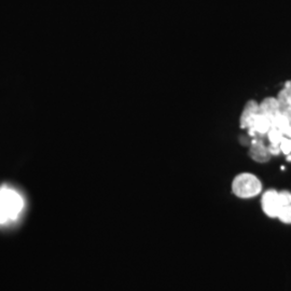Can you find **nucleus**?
Segmentation results:
<instances>
[{
	"mask_svg": "<svg viewBox=\"0 0 291 291\" xmlns=\"http://www.w3.org/2000/svg\"><path fill=\"white\" fill-rule=\"evenodd\" d=\"M263 186L258 176L252 172H240L231 182V191L234 196L240 200H250L262 193Z\"/></svg>",
	"mask_w": 291,
	"mask_h": 291,
	"instance_id": "f257e3e1",
	"label": "nucleus"
},
{
	"mask_svg": "<svg viewBox=\"0 0 291 291\" xmlns=\"http://www.w3.org/2000/svg\"><path fill=\"white\" fill-rule=\"evenodd\" d=\"M23 208V200L12 190H0V224L14 219Z\"/></svg>",
	"mask_w": 291,
	"mask_h": 291,
	"instance_id": "f03ea898",
	"label": "nucleus"
},
{
	"mask_svg": "<svg viewBox=\"0 0 291 291\" xmlns=\"http://www.w3.org/2000/svg\"><path fill=\"white\" fill-rule=\"evenodd\" d=\"M261 210L266 217L277 219L282 210L280 202L278 191L275 189H268L261 196Z\"/></svg>",
	"mask_w": 291,
	"mask_h": 291,
	"instance_id": "7ed1b4c3",
	"label": "nucleus"
},
{
	"mask_svg": "<svg viewBox=\"0 0 291 291\" xmlns=\"http://www.w3.org/2000/svg\"><path fill=\"white\" fill-rule=\"evenodd\" d=\"M248 154L252 160L257 163H266L272 158L268 151V147L263 142V140H261V138H256V140H252Z\"/></svg>",
	"mask_w": 291,
	"mask_h": 291,
	"instance_id": "20e7f679",
	"label": "nucleus"
},
{
	"mask_svg": "<svg viewBox=\"0 0 291 291\" xmlns=\"http://www.w3.org/2000/svg\"><path fill=\"white\" fill-rule=\"evenodd\" d=\"M260 114L259 110V102H256L254 100H249L246 104L244 108L242 110V114L240 116V128L248 130L249 128H252L254 120L256 119V116Z\"/></svg>",
	"mask_w": 291,
	"mask_h": 291,
	"instance_id": "39448f33",
	"label": "nucleus"
},
{
	"mask_svg": "<svg viewBox=\"0 0 291 291\" xmlns=\"http://www.w3.org/2000/svg\"><path fill=\"white\" fill-rule=\"evenodd\" d=\"M259 110L260 114L266 116L270 119L273 118L280 112V105L278 100L276 97H266L259 104Z\"/></svg>",
	"mask_w": 291,
	"mask_h": 291,
	"instance_id": "423d86ee",
	"label": "nucleus"
},
{
	"mask_svg": "<svg viewBox=\"0 0 291 291\" xmlns=\"http://www.w3.org/2000/svg\"><path fill=\"white\" fill-rule=\"evenodd\" d=\"M266 136H268V140L270 144H280L282 138L285 137L282 130H280L278 128H273V126L271 128V130L268 132Z\"/></svg>",
	"mask_w": 291,
	"mask_h": 291,
	"instance_id": "0eeeda50",
	"label": "nucleus"
},
{
	"mask_svg": "<svg viewBox=\"0 0 291 291\" xmlns=\"http://www.w3.org/2000/svg\"><path fill=\"white\" fill-rule=\"evenodd\" d=\"M277 219L285 224H291V205L282 207Z\"/></svg>",
	"mask_w": 291,
	"mask_h": 291,
	"instance_id": "6e6552de",
	"label": "nucleus"
},
{
	"mask_svg": "<svg viewBox=\"0 0 291 291\" xmlns=\"http://www.w3.org/2000/svg\"><path fill=\"white\" fill-rule=\"evenodd\" d=\"M280 148L282 154H284L286 156L291 154V138L286 136L284 137L282 142H280Z\"/></svg>",
	"mask_w": 291,
	"mask_h": 291,
	"instance_id": "1a4fd4ad",
	"label": "nucleus"
},
{
	"mask_svg": "<svg viewBox=\"0 0 291 291\" xmlns=\"http://www.w3.org/2000/svg\"><path fill=\"white\" fill-rule=\"evenodd\" d=\"M278 198H280V202L282 204V207L291 205V192L287 190L278 191Z\"/></svg>",
	"mask_w": 291,
	"mask_h": 291,
	"instance_id": "9d476101",
	"label": "nucleus"
},
{
	"mask_svg": "<svg viewBox=\"0 0 291 291\" xmlns=\"http://www.w3.org/2000/svg\"><path fill=\"white\" fill-rule=\"evenodd\" d=\"M268 151H270V154H271L272 156H280L282 152H280V144H268Z\"/></svg>",
	"mask_w": 291,
	"mask_h": 291,
	"instance_id": "9b49d317",
	"label": "nucleus"
},
{
	"mask_svg": "<svg viewBox=\"0 0 291 291\" xmlns=\"http://www.w3.org/2000/svg\"><path fill=\"white\" fill-rule=\"evenodd\" d=\"M284 88H288L289 91H290V93H291V81H287V82L285 83V86H284Z\"/></svg>",
	"mask_w": 291,
	"mask_h": 291,
	"instance_id": "f8f14e48",
	"label": "nucleus"
},
{
	"mask_svg": "<svg viewBox=\"0 0 291 291\" xmlns=\"http://www.w3.org/2000/svg\"><path fill=\"white\" fill-rule=\"evenodd\" d=\"M287 158H288V161H290V162H291V154L287 156Z\"/></svg>",
	"mask_w": 291,
	"mask_h": 291,
	"instance_id": "ddd939ff",
	"label": "nucleus"
}]
</instances>
